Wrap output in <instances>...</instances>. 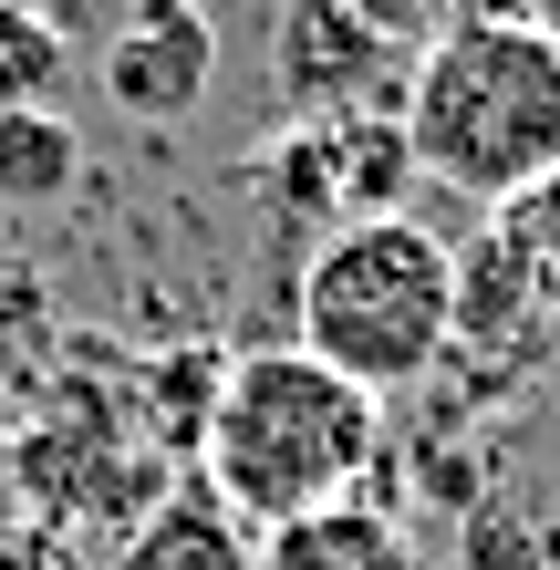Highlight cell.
I'll list each match as a JSON object with an SVG mask.
<instances>
[{"label":"cell","mask_w":560,"mask_h":570,"mask_svg":"<svg viewBox=\"0 0 560 570\" xmlns=\"http://www.w3.org/2000/svg\"><path fill=\"white\" fill-rule=\"evenodd\" d=\"M52 83H62V21L0 0V115L11 105H52Z\"/></svg>","instance_id":"12"},{"label":"cell","mask_w":560,"mask_h":570,"mask_svg":"<svg viewBox=\"0 0 560 570\" xmlns=\"http://www.w3.org/2000/svg\"><path fill=\"white\" fill-rule=\"evenodd\" d=\"M302 353L364 394H405L456 353V249L425 218H343L302 259Z\"/></svg>","instance_id":"3"},{"label":"cell","mask_w":560,"mask_h":570,"mask_svg":"<svg viewBox=\"0 0 560 570\" xmlns=\"http://www.w3.org/2000/svg\"><path fill=\"white\" fill-rule=\"evenodd\" d=\"M187 11H197V0H187Z\"/></svg>","instance_id":"17"},{"label":"cell","mask_w":560,"mask_h":570,"mask_svg":"<svg viewBox=\"0 0 560 570\" xmlns=\"http://www.w3.org/2000/svg\"><path fill=\"white\" fill-rule=\"evenodd\" d=\"M322 146H333V208L343 218H405V187H425L405 115H343V125H322Z\"/></svg>","instance_id":"7"},{"label":"cell","mask_w":560,"mask_h":570,"mask_svg":"<svg viewBox=\"0 0 560 570\" xmlns=\"http://www.w3.org/2000/svg\"><path fill=\"white\" fill-rule=\"evenodd\" d=\"M530 312H540L530 271L509 259L499 228H478V239L456 249V343H509V332H530Z\"/></svg>","instance_id":"10"},{"label":"cell","mask_w":560,"mask_h":570,"mask_svg":"<svg viewBox=\"0 0 560 570\" xmlns=\"http://www.w3.org/2000/svg\"><path fill=\"white\" fill-rule=\"evenodd\" d=\"M384 456V394L343 384L333 363H312L302 343L281 353H239L208 415V488L239 509L249 529H291L312 509H343Z\"/></svg>","instance_id":"2"},{"label":"cell","mask_w":560,"mask_h":570,"mask_svg":"<svg viewBox=\"0 0 560 570\" xmlns=\"http://www.w3.org/2000/svg\"><path fill=\"white\" fill-rule=\"evenodd\" d=\"M259 570H415V550H405L394 519H374L364 498H343V509H312V519L271 529Z\"/></svg>","instance_id":"8"},{"label":"cell","mask_w":560,"mask_h":570,"mask_svg":"<svg viewBox=\"0 0 560 570\" xmlns=\"http://www.w3.org/2000/svg\"><path fill=\"white\" fill-rule=\"evenodd\" d=\"M218 384H228V353H156L146 363V415H156V456H197L208 446V415H218Z\"/></svg>","instance_id":"11"},{"label":"cell","mask_w":560,"mask_h":570,"mask_svg":"<svg viewBox=\"0 0 560 570\" xmlns=\"http://www.w3.org/2000/svg\"><path fill=\"white\" fill-rule=\"evenodd\" d=\"M540 21H550V31H560V0H550V11H540Z\"/></svg>","instance_id":"16"},{"label":"cell","mask_w":560,"mask_h":570,"mask_svg":"<svg viewBox=\"0 0 560 570\" xmlns=\"http://www.w3.org/2000/svg\"><path fill=\"white\" fill-rule=\"evenodd\" d=\"M353 11H364L405 62H415L425 42H446V31H456V0H353Z\"/></svg>","instance_id":"14"},{"label":"cell","mask_w":560,"mask_h":570,"mask_svg":"<svg viewBox=\"0 0 560 570\" xmlns=\"http://www.w3.org/2000/svg\"><path fill=\"white\" fill-rule=\"evenodd\" d=\"M509 239V259L530 271V291H540V312H560V177H540L530 197H509L499 218H488Z\"/></svg>","instance_id":"13"},{"label":"cell","mask_w":560,"mask_h":570,"mask_svg":"<svg viewBox=\"0 0 560 570\" xmlns=\"http://www.w3.org/2000/svg\"><path fill=\"white\" fill-rule=\"evenodd\" d=\"M0 570H83V550L52 519H21V529H0Z\"/></svg>","instance_id":"15"},{"label":"cell","mask_w":560,"mask_h":570,"mask_svg":"<svg viewBox=\"0 0 560 570\" xmlns=\"http://www.w3.org/2000/svg\"><path fill=\"white\" fill-rule=\"evenodd\" d=\"M73 177H83V136L52 105L0 115V197H11V208H52V197H73Z\"/></svg>","instance_id":"9"},{"label":"cell","mask_w":560,"mask_h":570,"mask_svg":"<svg viewBox=\"0 0 560 570\" xmlns=\"http://www.w3.org/2000/svg\"><path fill=\"white\" fill-rule=\"evenodd\" d=\"M405 146L425 187L509 208L560 177V31L550 21H456L405 73Z\"/></svg>","instance_id":"1"},{"label":"cell","mask_w":560,"mask_h":570,"mask_svg":"<svg viewBox=\"0 0 560 570\" xmlns=\"http://www.w3.org/2000/svg\"><path fill=\"white\" fill-rule=\"evenodd\" d=\"M115 570H259V529L208 478H167V498L115 540Z\"/></svg>","instance_id":"6"},{"label":"cell","mask_w":560,"mask_h":570,"mask_svg":"<svg viewBox=\"0 0 560 570\" xmlns=\"http://www.w3.org/2000/svg\"><path fill=\"white\" fill-rule=\"evenodd\" d=\"M105 105L136 125H177L197 115V94L218 83V31L187 11V0H125V31L105 42Z\"/></svg>","instance_id":"5"},{"label":"cell","mask_w":560,"mask_h":570,"mask_svg":"<svg viewBox=\"0 0 560 570\" xmlns=\"http://www.w3.org/2000/svg\"><path fill=\"white\" fill-rule=\"evenodd\" d=\"M415 62L353 11V0H291L271 21V83L291 125H343V115H405Z\"/></svg>","instance_id":"4"}]
</instances>
